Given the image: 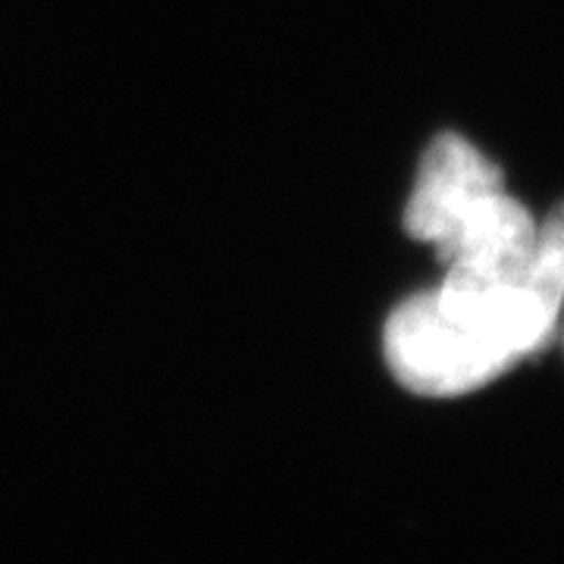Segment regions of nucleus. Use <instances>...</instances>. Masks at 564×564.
Returning <instances> with one entry per match:
<instances>
[{"label": "nucleus", "mask_w": 564, "mask_h": 564, "mask_svg": "<svg viewBox=\"0 0 564 564\" xmlns=\"http://www.w3.org/2000/svg\"><path fill=\"white\" fill-rule=\"evenodd\" d=\"M564 295L562 214L543 220V242L524 276H448L411 295L383 326L395 383L421 399H458L536 355L558 326Z\"/></svg>", "instance_id": "nucleus-1"}, {"label": "nucleus", "mask_w": 564, "mask_h": 564, "mask_svg": "<svg viewBox=\"0 0 564 564\" xmlns=\"http://www.w3.org/2000/svg\"><path fill=\"white\" fill-rule=\"evenodd\" d=\"M499 192H505L502 170L470 139L440 132L423 151L411 198L404 204V232L436 248Z\"/></svg>", "instance_id": "nucleus-2"}]
</instances>
